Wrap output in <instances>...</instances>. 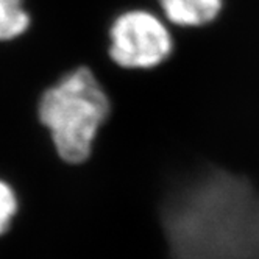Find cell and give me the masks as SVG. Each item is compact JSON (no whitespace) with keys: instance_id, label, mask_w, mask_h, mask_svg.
<instances>
[{"instance_id":"1","label":"cell","mask_w":259,"mask_h":259,"mask_svg":"<svg viewBox=\"0 0 259 259\" xmlns=\"http://www.w3.org/2000/svg\"><path fill=\"white\" fill-rule=\"evenodd\" d=\"M170 259H259V189L224 169H206L161 201Z\"/></svg>"},{"instance_id":"2","label":"cell","mask_w":259,"mask_h":259,"mask_svg":"<svg viewBox=\"0 0 259 259\" xmlns=\"http://www.w3.org/2000/svg\"><path fill=\"white\" fill-rule=\"evenodd\" d=\"M111 113L106 91L89 67H77L49 86L38 102V119L55 152L67 164L89 159Z\"/></svg>"},{"instance_id":"3","label":"cell","mask_w":259,"mask_h":259,"mask_svg":"<svg viewBox=\"0 0 259 259\" xmlns=\"http://www.w3.org/2000/svg\"><path fill=\"white\" fill-rule=\"evenodd\" d=\"M172 50L169 28L150 11H125L109 28V58L122 69H155L170 57Z\"/></svg>"},{"instance_id":"4","label":"cell","mask_w":259,"mask_h":259,"mask_svg":"<svg viewBox=\"0 0 259 259\" xmlns=\"http://www.w3.org/2000/svg\"><path fill=\"white\" fill-rule=\"evenodd\" d=\"M165 17L178 27H201L219 16L224 0H159Z\"/></svg>"},{"instance_id":"5","label":"cell","mask_w":259,"mask_h":259,"mask_svg":"<svg viewBox=\"0 0 259 259\" xmlns=\"http://www.w3.org/2000/svg\"><path fill=\"white\" fill-rule=\"evenodd\" d=\"M30 22L24 0H0V42L17 39L28 30Z\"/></svg>"},{"instance_id":"6","label":"cell","mask_w":259,"mask_h":259,"mask_svg":"<svg viewBox=\"0 0 259 259\" xmlns=\"http://www.w3.org/2000/svg\"><path fill=\"white\" fill-rule=\"evenodd\" d=\"M17 212H19L17 194L8 181L0 178V236L10 231Z\"/></svg>"}]
</instances>
